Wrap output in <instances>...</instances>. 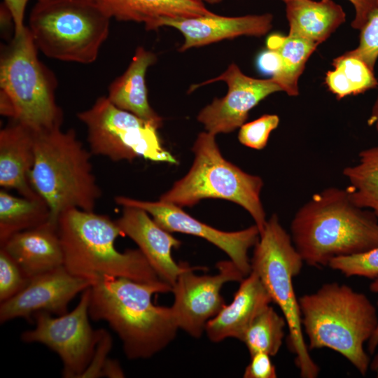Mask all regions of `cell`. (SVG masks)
Here are the masks:
<instances>
[{
    "label": "cell",
    "instance_id": "obj_2",
    "mask_svg": "<svg viewBox=\"0 0 378 378\" xmlns=\"http://www.w3.org/2000/svg\"><path fill=\"white\" fill-rule=\"evenodd\" d=\"M290 237L304 262L328 265L333 258L378 246V217L357 206L346 189L314 194L295 213Z\"/></svg>",
    "mask_w": 378,
    "mask_h": 378
},
{
    "label": "cell",
    "instance_id": "obj_29",
    "mask_svg": "<svg viewBox=\"0 0 378 378\" xmlns=\"http://www.w3.org/2000/svg\"><path fill=\"white\" fill-rule=\"evenodd\" d=\"M328 266L346 276H358L374 279L378 276V246L333 258Z\"/></svg>",
    "mask_w": 378,
    "mask_h": 378
},
{
    "label": "cell",
    "instance_id": "obj_18",
    "mask_svg": "<svg viewBox=\"0 0 378 378\" xmlns=\"http://www.w3.org/2000/svg\"><path fill=\"white\" fill-rule=\"evenodd\" d=\"M272 302L259 276L253 271L245 276L233 300L224 305L205 327L208 338L219 342L228 337L241 341L255 317Z\"/></svg>",
    "mask_w": 378,
    "mask_h": 378
},
{
    "label": "cell",
    "instance_id": "obj_34",
    "mask_svg": "<svg viewBox=\"0 0 378 378\" xmlns=\"http://www.w3.org/2000/svg\"><path fill=\"white\" fill-rule=\"evenodd\" d=\"M112 340L108 333L104 330L102 335L97 344L93 358L81 377H99L102 368L107 360V354L110 351Z\"/></svg>",
    "mask_w": 378,
    "mask_h": 378
},
{
    "label": "cell",
    "instance_id": "obj_37",
    "mask_svg": "<svg viewBox=\"0 0 378 378\" xmlns=\"http://www.w3.org/2000/svg\"><path fill=\"white\" fill-rule=\"evenodd\" d=\"M256 64L260 71L272 76L280 68L279 55L275 50L267 48L258 55Z\"/></svg>",
    "mask_w": 378,
    "mask_h": 378
},
{
    "label": "cell",
    "instance_id": "obj_41",
    "mask_svg": "<svg viewBox=\"0 0 378 378\" xmlns=\"http://www.w3.org/2000/svg\"><path fill=\"white\" fill-rule=\"evenodd\" d=\"M199 1H201L204 4H218L223 1V0H197Z\"/></svg>",
    "mask_w": 378,
    "mask_h": 378
},
{
    "label": "cell",
    "instance_id": "obj_6",
    "mask_svg": "<svg viewBox=\"0 0 378 378\" xmlns=\"http://www.w3.org/2000/svg\"><path fill=\"white\" fill-rule=\"evenodd\" d=\"M38 51L27 26L3 48L0 113L35 130L60 127L63 112L55 99L57 80Z\"/></svg>",
    "mask_w": 378,
    "mask_h": 378
},
{
    "label": "cell",
    "instance_id": "obj_33",
    "mask_svg": "<svg viewBox=\"0 0 378 378\" xmlns=\"http://www.w3.org/2000/svg\"><path fill=\"white\" fill-rule=\"evenodd\" d=\"M251 361L246 366L244 378H276V372L270 356L259 352L251 356Z\"/></svg>",
    "mask_w": 378,
    "mask_h": 378
},
{
    "label": "cell",
    "instance_id": "obj_21",
    "mask_svg": "<svg viewBox=\"0 0 378 378\" xmlns=\"http://www.w3.org/2000/svg\"><path fill=\"white\" fill-rule=\"evenodd\" d=\"M118 21L142 23L148 31L161 27L167 19L190 18L212 14L197 0H94Z\"/></svg>",
    "mask_w": 378,
    "mask_h": 378
},
{
    "label": "cell",
    "instance_id": "obj_1",
    "mask_svg": "<svg viewBox=\"0 0 378 378\" xmlns=\"http://www.w3.org/2000/svg\"><path fill=\"white\" fill-rule=\"evenodd\" d=\"M90 289V318L108 323L122 341L127 358H149L175 338L179 328L172 307L152 302L154 294L172 292L167 283L104 276Z\"/></svg>",
    "mask_w": 378,
    "mask_h": 378
},
{
    "label": "cell",
    "instance_id": "obj_5",
    "mask_svg": "<svg viewBox=\"0 0 378 378\" xmlns=\"http://www.w3.org/2000/svg\"><path fill=\"white\" fill-rule=\"evenodd\" d=\"M34 152L29 181L49 207L51 225L57 227L58 217L69 209L94 211L102 191L92 172V155L73 129L35 130Z\"/></svg>",
    "mask_w": 378,
    "mask_h": 378
},
{
    "label": "cell",
    "instance_id": "obj_16",
    "mask_svg": "<svg viewBox=\"0 0 378 378\" xmlns=\"http://www.w3.org/2000/svg\"><path fill=\"white\" fill-rule=\"evenodd\" d=\"M115 221L124 236L137 244L158 276L172 287L178 276L190 267L186 262L177 264L172 255V249L178 247L181 241L158 225L144 210L123 206L121 216Z\"/></svg>",
    "mask_w": 378,
    "mask_h": 378
},
{
    "label": "cell",
    "instance_id": "obj_20",
    "mask_svg": "<svg viewBox=\"0 0 378 378\" xmlns=\"http://www.w3.org/2000/svg\"><path fill=\"white\" fill-rule=\"evenodd\" d=\"M0 246L29 279L64 265L57 227L49 222L15 233Z\"/></svg>",
    "mask_w": 378,
    "mask_h": 378
},
{
    "label": "cell",
    "instance_id": "obj_42",
    "mask_svg": "<svg viewBox=\"0 0 378 378\" xmlns=\"http://www.w3.org/2000/svg\"><path fill=\"white\" fill-rule=\"evenodd\" d=\"M372 368L373 369V370H376L378 374V355L372 364Z\"/></svg>",
    "mask_w": 378,
    "mask_h": 378
},
{
    "label": "cell",
    "instance_id": "obj_8",
    "mask_svg": "<svg viewBox=\"0 0 378 378\" xmlns=\"http://www.w3.org/2000/svg\"><path fill=\"white\" fill-rule=\"evenodd\" d=\"M215 136L207 131L198 134L192 148L195 158L191 168L160 200L181 208L206 198L229 200L248 212L261 233L267 220L260 200L262 179L225 160Z\"/></svg>",
    "mask_w": 378,
    "mask_h": 378
},
{
    "label": "cell",
    "instance_id": "obj_19",
    "mask_svg": "<svg viewBox=\"0 0 378 378\" xmlns=\"http://www.w3.org/2000/svg\"><path fill=\"white\" fill-rule=\"evenodd\" d=\"M35 130L15 120L0 131V186L21 196L41 197L33 189L29 174L34 162Z\"/></svg>",
    "mask_w": 378,
    "mask_h": 378
},
{
    "label": "cell",
    "instance_id": "obj_15",
    "mask_svg": "<svg viewBox=\"0 0 378 378\" xmlns=\"http://www.w3.org/2000/svg\"><path fill=\"white\" fill-rule=\"evenodd\" d=\"M95 282L72 274L64 265L39 274L18 294L1 302L0 321L17 318L31 321L41 312L63 315L74 297Z\"/></svg>",
    "mask_w": 378,
    "mask_h": 378
},
{
    "label": "cell",
    "instance_id": "obj_11",
    "mask_svg": "<svg viewBox=\"0 0 378 378\" xmlns=\"http://www.w3.org/2000/svg\"><path fill=\"white\" fill-rule=\"evenodd\" d=\"M90 288L82 293L77 306L58 317L41 312L35 315L36 326L24 331L21 340L41 343L60 358L65 378H81L89 366L104 330H93L89 321Z\"/></svg>",
    "mask_w": 378,
    "mask_h": 378
},
{
    "label": "cell",
    "instance_id": "obj_26",
    "mask_svg": "<svg viewBox=\"0 0 378 378\" xmlns=\"http://www.w3.org/2000/svg\"><path fill=\"white\" fill-rule=\"evenodd\" d=\"M342 174L353 202L378 217V146L361 150L358 162L346 167Z\"/></svg>",
    "mask_w": 378,
    "mask_h": 378
},
{
    "label": "cell",
    "instance_id": "obj_39",
    "mask_svg": "<svg viewBox=\"0 0 378 378\" xmlns=\"http://www.w3.org/2000/svg\"><path fill=\"white\" fill-rule=\"evenodd\" d=\"M370 290L372 293H378V276L375 279H374L373 281L370 285ZM377 306H378V300H377ZM368 349L370 354H374V351L376 350L377 346H378V325L374 330L373 335L370 337V339L368 340Z\"/></svg>",
    "mask_w": 378,
    "mask_h": 378
},
{
    "label": "cell",
    "instance_id": "obj_43",
    "mask_svg": "<svg viewBox=\"0 0 378 378\" xmlns=\"http://www.w3.org/2000/svg\"><path fill=\"white\" fill-rule=\"evenodd\" d=\"M376 1V3H377V5L378 6V0H375Z\"/></svg>",
    "mask_w": 378,
    "mask_h": 378
},
{
    "label": "cell",
    "instance_id": "obj_28",
    "mask_svg": "<svg viewBox=\"0 0 378 378\" xmlns=\"http://www.w3.org/2000/svg\"><path fill=\"white\" fill-rule=\"evenodd\" d=\"M285 326L287 324L284 317L269 304L253 320L241 342L251 356L259 352L275 356L282 345Z\"/></svg>",
    "mask_w": 378,
    "mask_h": 378
},
{
    "label": "cell",
    "instance_id": "obj_36",
    "mask_svg": "<svg viewBox=\"0 0 378 378\" xmlns=\"http://www.w3.org/2000/svg\"><path fill=\"white\" fill-rule=\"evenodd\" d=\"M29 0H4L13 18L14 35L21 34L27 26L24 25V13Z\"/></svg>",
    "mask_w": 378,
    "mask_h": 378
},
{
    "label": "cell",
    "instance_id": "obj_17",
    "mask_svg": "<svg viewBox=\"0 0 378 378\" xmlns=\"http://www.w3.org/2000/svg\"><path fill=\"white\" fill-rule=\"evenodd\" d=\"M272 13L249 14L241 16H223L214 13L190 18L167 19L161 27L177 29L183 36L179 52L202 47L225 39L247 36L261 37L273 27Z\"/></svg>",
    "mask_w": 378,
    "mask_h": 378
},
{
    "label": "cell",
    "instance_id": "obj_7",
    "mask_svg": "<svg viewBox=\"0 0 378 378\" xmlns=\"http://www.w3.org/2000/svg\"><path fill=\"white\" fill-rule=\"evenodd\" d=\"M111 20L94 0H36L27 27L46 57L88 64L97 59Z\"/></svg>",
    "mask_w": 378,
    "mask_h": 378
},
{
    "label": "cell",
    "instance_id": "obj_32",
    "mask_svg": "<svg viewBox=\"0 0 378 378\" xmlns=\"http://www.w3.org/2000/svg\"><path fill=\"white\" fill-rule=\"evenodd\" d=\"M29 280L16 262L1 248L0 302H4L18 294L27 285Z\"/></svg>",
    "mask_w": 378,
    "mask_h": 378
},
{
    "label": "cell",
    "instance_id": "obj_12",
    "mask_svg": "<svg viewBox=\"0 0 378 378\" xmlns=\"http://www.w3.org/2000/svg\"><path fill=\"white\" fill-rule=\"evenodd\" d=\"M215 275H196L199 267L182 272L172 286L174 301L171 307L179 329L193 337H200L207 322L225 305L220 295L223 286L241 281L245 276L230 260L217 262Z\"/></svg>",
    "mask_w": 378,
    "mask_h": 378
},
{
    "label": "cell",
    "instance_id": "obj_30",
    "mask_svg": "<svg viewBox=\"0 0 378 378\" xmlns=\"http://www.w3.org/2000/svg\"><path fill=\"white\" fill-rule=\"evenodd\" d=\"M279 123V118L275 114H265L256 120L244 123L238 134L239 142L248 148L262 150L268 141L271 132Z\"/></svg>",
    "mask_w": 378,
    "mask_h": 378
},
{
    "label": "cell",
    "instance_id": "obj_13",
    "mask_svg": "<svg viewBox=\"0 0 378 378\" xmlns=\"http://www.w3.org/2000/svg\"><path fill=\"white\" fill-rule=\"evenodd\" d=\"M115 201L122 207L144 210L158 225L169 232H181L206 239L224 251L245 276L251 272L248 251L255 246L260 235L255 225L239 231L225 232L195 219L181 207L160 200L150 202L117 196Z\"/></svg>",
    "mask_w": 378,
    "mask_h": 378
},
{
    "label": "cell",
    "instance_id": "obj_40",
    "mask_svg": "<svg viewBox=\"0 0 378 378\" xmlns=\"http://www.w3.org/2000/svg\"><path fill=\"white\" fill-rule=\"evenodd\" d=\"M368 122L369 125L374 126L375 130L378 133V96L372 106L371 114Z\"/></svg>",
    "mask_w": 378,
    "mask_h": 378
},
{
    "label": "cell",
    "instance_id": "obj_27",
    "mask_svg": "<svg viewBox=\"0 0 378 378\" xmlns=\"http://www.w3.org/2000/svg\"><path fill=\"white\" fill-rule=\"evenodd\" d=\"M332 66L334 69L327 72L325 82L338 99L363 93L378 85L374 71L346 52L335 58Z\"/></svg>",
    "mask_w": 378,
    "mask_h": 378
},
{
    "label": "cell",
    "instance_id": "obj_35",
    "mask_svg": "<svg viewBox=\"0 0 378 378\" xmlns=\"http://www.w3.org/2000/svg\"><path fill=\"white\" fill-rule=\"evenodd\" d=\"M355 9V17L351 22L352 28L360 30L366 23L369 15L377 6L375 0H348Z\"/></svg>",
    "mask_w": 378,
    "mask_h": 378
},
{
    "label": "cell",
    "instance_id": "obj_25",
    "mask_svg": "<svg viewBox=\"0 0 378 378\" xmlns=\"http://www.w3.org/2000/svg\"><path fill=\"white\" fill-rule=\"evenodd\" d=\"M50 209L41 198L16 197L0 190V245L13 234L49 222Z\"/></svg>",
    "mask_w": 378,
    "mask_h": 378
},
{
    "label": "cell",
    "instance_id": "obj_38",
    "mask_svg": "<svg viewBox=\"0 0 378 378\" xmlns=\"http://www.w3.org/2000/svg\"><path fill=\"white\" fill-rule=\"evenodd\" d=\"M101 377H124L125 376L119 363L107 358L102 368Z\"/></svg>",
    "mask_w": 378,
    "mask_h": 378
},
{
    "label": "cell",
    "instance_id": "obj_9",
    "mask_svg": "<svg viewBox=\"0 0 378 378\" xmlns=\"http://www.w3.org/2000/svg\"><path fill=\"white\" fill-rule=\"evenodd\" d=\"M303 262L290 235L277 215L273 214L255 246L251 271L259 276L272 302L283 314L289 332V346L295 354L300 376L315 378L319 368L311 357L303 336L299 301L293 284V278L300 274Z\"/></svg>",
    "mask_w": 378,
    "mask_h": 378
},
{
    "label": "cell",
    "instance_id": "obj_23",
    "mask_svg": "<svg viewBox=\"0 0 378 378\" xmlns=\"http://www.w3.org/2000/svg\"><path fill=\"white\" fill-rule=\"evenodd\" d=\"M289 25L288 35L318 45L326 41L345 21L342 7L333 0H281Z\"/></svg>",
    "mask_w": 378,
    "mask_h": 378
},
{
    "label": "cell",
    "instance_id": "obj_31",
    "mask_svg": "<svg viewBox=\"0 0 378 378\" xmlns=\"http://www.w3.org/2000/svg\"><path fill=\"white\" fill-rule=\"evenodd\" d=\"M358 46L346 52L363 61L372 71L378 59V7L369 15L360 30Z\"/></svg>",
    "mask_w": 378,
    "mask_h": 378
},
{
    "label": "cell",
    "instance_id": "obj_22",
    "mask_svg": "<svg viewBox=\"0 0 378 378\" xmlns=\"http://www.w3.org/2000/svg\"><path fill=\"white\" fill-rule=\"evenodd\" d=\"M157 60L155 53L138 47L125 71L109 85L107 98L118 108L152 123L158 129L162 118L151 108L148 99L146 74Z\"/></svg>",
    "mask_w": 378,
    "mask_h": 378
},
{
    "label": "cell",
    "instance_id": "obj_10",
    "mask_svg": "<svg viewBox=\"0 0 378 378\" xmlns=\"http://www.w3.org/2000/svg\"><path fill=\"white\" fill-rule=\"evenodd\" d=\"M77 117L86 127L92 155L114 162L144 158L153 162L178 163L163 148L155 126L118 108L106 96L97 98Z\"/></svg>",
    "mask_w": 378,
    "mask_h": 378
},
{
    "label": "cell",
    "instance_id": "obj_14",
    "mask_svg": "<svg viewBox=\"0 0 378 378\" xmlns=\"http://www.w3.org/2000/svg\"><path fill=\"white\" fill-rule=\"evenodd\" d=\"M223 81L227 92L221 98H215L197 115V120L206 131L214 134L230 133L245 123L249 111L270 94L282 92L280 86L271 78L259 79L244 74L235 64L217 77L196 84L191 91L214 82Z\"/></svg>",
    "mask_w": 378,
    "mask_h": 378
},
{
    "label": "cell",
    "instance_id": "obj_4",
    "mask_svg": "<svg viewBox=\"0 0 378 378\" xmlns=\"http://www.w3.org/2000/svg\"><path fill=\"white\" fill-rule=\"evenodd\" d=\"M57 230L63 265L75 276L93 281L104 276L141 283L162 281L139 248L116 249L115 240L124 234L106 215L69 209L58 217Z\"/></svg>",
    "mask_w": 378,
    "mask_h": 378
},
{
    "label": "cell",
    "instance_id": "obj_3",
    "mask_svg": "<svg viewBox=\"0 0 378 378\" xmlns=\"http://www.w3.org/2000/svg\"><path fill=\"white\" fill-rule=\"evenodd\" d=\"M298 301L309 349H332L365 376L370 358L364 344L378 325L376 308L368 297L347 285L334 282L323 284Z\"/></svg>",
    "mask_w": 378,
    "mask_h": 378
},
{
    "label": "cell",
    "instance_id": "obj_24",
    "mask_svg": "<svg viewBox=\"0 0 378 378\" xmlns=\"http://www.w3.org/2000/svg\"><path fill=\"white\" fill-rule=\"evenodd\" d=\"M318 46L307 39L288 34H274L267 38V48L277 52L280 57V68L272 78L282 92L290 97L299 94V78Z\"/></svg>",
    "mask_w": 378,
    "mask_h": 378
}]
</instances>
